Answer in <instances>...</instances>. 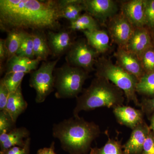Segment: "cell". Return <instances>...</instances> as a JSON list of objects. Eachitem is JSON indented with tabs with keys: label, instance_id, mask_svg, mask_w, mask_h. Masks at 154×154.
<instances>
[{
	"label": "cell",
	"instance_id": "obj_1",
	"mask_svg": "<svg viewBox=\"0 0 154 154\" xmlns=\"http://www.w3.org/2000/svg\"><path fill=\"white\" fill-rule=\"evenodd\" d=\"M58 1L0 0V28L4 32L31 29L57 31L60 28Z\"/></svg>",
	"mask_w": 154,
	"mask_h": 154
},
{
	"label": "cell",
	"instance_id": "obj_2",
	"mask_svg": "<svg viewBox=\"0 0 154 154\" xmlns=\"http://www.w3.org/2000/svg\"><path fill=\"white\" fill-rule=\"evenodd\" d=\"M101 130L94 122L73 116L53 125V136L60 142L62 148L69 154H86Z\"/></svg>",
	"mask_w": 154,
	"mask_h": 154
},
{
	"label": "cell",
	"instance_id": "obj_3",
	"mask_svg": "<svg viewBox=\"0 0 154 154\" xmlns=\"http://www.w3.org/2000/svg\"><path fill=\"white\" fill-rule=\"evenodd\" d=\"M124 92L104 78L96 77L88 88L76 98L73 116L82 111H90L100 107L114 108L123 105Z\"/></svg>",
	"mask_w": 154,
	"mask_h": 154
},
{
	"label": "cell",
	"instance_id": "obj_4",
	"mask_svg": "<svg viewBox=\"0 0 154 154\" xmlns=\"http://www.w3.org/2000/svg\"><path fill=\"white\" fill-rule=\"evenodd\" d=\"M95 66L96 77L104 78L111 82L123 91L128 102H132L136 106L140 107L136 91L138 80L135 77L104 57L96 60Z\"/></svg>",
	"mask_w": 154,
	"mask_h": 154
},
{
	"label": "cell",
	"instance_id": "obj_5",
	"mask_svg": "<svg viewBox=\"0 0 154 154\" xmlns=\"http://www.w3.org/2000/svg\"><path fill=\"white\" fill-rule=\"evenodd\" d=\"M88 73L83 69L72 66L67 63L54 69L56 98H77L82 91L85 82L89 78Z\"/></svg>",
	"mask_w": 154,
	"mask_h": 154
},
{
	"label": "cell",
	"instance_id": "obj_6",
	"mask_svg": "<svg viewBox=\"0 0 154 154\" xmlns=\"http://www.w3.org/2000/svg\"><path fill=\"white\" fill-rule=\"evenodd\" d=\"M60 58L43 62L38 69L30 73L29 85L36 92V103L44 102L48 96L55 91L54 72Z\"/></svg>",
	"mask_w": 154,
	"mask_h": 154
},
{
	"label": "cell",
	"instance_id": "obj_7",
	"mask_svg": "<svg viewBox=\"0 0 154 154\" xmlns=\"http://www.w3.org/2000/svg\"><path fill=\"white\" fill-rule=\"evenodd\" d=\"M99 54L88 44L87 39L75 41L66 53V63L89 72L94 70Z\"/></svg>",
	"mask_w": 154,
	"mask_h": 154
},
{
	"label": "cell",
	"instance_id": "obj_8",
	"mask_svg": "<svg viewBox=\"0 0 154 154\" xmlns=\"http://www.w3.org/2000/svg\"><path fill=\"white\" fill-rule=\"evenodd\" d=\"M110 19L108 29L111 38L119 47L125 48L135 28L122 13Z\"/></svg>",
	"mask_w": 154,
	"mask_h": 154
},
{
	"label": "cell",
	"instance_id": "obj_9",
	"mask_svg": "<svg viewBox=\"0 0 154 154\" xmlns=\"http://www.w3.org/2000/svg\"><path fill=\"white\" fill-rule=\"evenodd\" d=\"M83 4L87 13L102 23L114 17L118 10L112 0H83Z\"/></svg>",
	"mask_w": 154,
	"mask_h": 154
},
{
	"label": "cell",
	"instance_id": "obj_10",
	"mask_svg": "<svg viewBox=\"0 0 154 154\" xmlns=\"http://www.w3.org/2000/svg\"><path fill=\"white\" fill-rule=\"evenodd\" d=\"M117 65L139 80L145 74L140 60L124 48L119 47L114 53Z\"/></svg>",
	"mask_w": 154,
	"mask_h": 154
},
{
	"label": "cell",
	"instance_id": "obj_11",
	"mask_svg": "<svg viewBox=\"0 0 154 154\" xmlns=\"http://www.w3.org/2000/svg\"><path fill=\"white\" fill-rule=\"evenodd\" d=\"M153 46L154 45L151 34L144 27L135 28L132 36L125 48L140 60L144 53Z\"/></svg>",
	"mask_w": 154,
	"mask_h": 154
},
{
	"label": "cell",
	"instance_id": "obj_12",
	"mask_svg": "<svg viewBox=\"0 0 154 154\" xmlns=\"http://www.w3.org/2000/svg\"><path fill=\"white\" fill-rule=\"evenodd\" d=\"M47 36L51 55L54 57L60 58L67 53L74 42L71 33L65 30L58 32L48 30Z\"/></svg>",
	"mask_w": 154,
	"mask_h": 154
},
{
	"label": "cell",
	"instance_id": "obj_13",
	"mask_svg": "<svg viewBox=\"0 0 154 154\" xmlns=\"http://www.w3.org/2000/svg\"><path fill=\"white\" fill-rule=\"evenodd\" d=\"M150 131L144 121L134 128L129 139L122 146L125 154H142L144 143Z\"/></svg>",
	"mask_w": 154,
	"mask_h": 154
},
{
	"label": "cell",
	"instance_id": "obj_14",
	"mask_svg": "<svg viewBox=\"0 0 154 154\" xmlns=\"http://www.w3.org/2000/svg\"><path fill=\"white\" fill-rule=\"evenodd\" d=\"M122 14L134 28L146 26L143 0H131L124 3L122 7Z\"/></svg>",
	"mask_w": 154,
	"mask_h": 154
},
{
	"label": "cell",
	"instance_id": "obj_15",
	"mask_svg": "<svg viewBox=\"0 0 154 154\" xmlns=\"http://www.w3.org/2000/svg\"><path fill=\"white\" fill-rule=\"evenodd\" d=\"M113 113L118 123L132 130L144 121V113L142 110L130 106L116 107L113 109Z\"/></svg>",
	"mask_w": 154,
	"mask_h": 154
},
{
	"label": "cell",
	"instance_id": "obj_16",
	"mask_svg": "<svg viewBox=\"0 0 154 154\" xmlns=\"http://www.w3.org/2000/svg\"><path fill=\"white\" fill-rule=\"evenodd\" d=\"M30 137V132L26 128H16L10 132L0 134L1 151L13 147H23Z\"/></svg>",
	"mask_w": 154,
	"mask_h": 154
},
{
	"label": "cell",
	"instance_id": "obj_17",
	"mask_svg": "<svg viewBox=\"0 0 154 154\" xmlns=\"http://www.w3.org/2000/svg\"><path fill=\"white\" fill-rule=\"evenodd\" d=\"M40 61L15 55L7 63L5 73L23 72L27 74L37 69Z\"/></svg>",
	"mask_w": 154,
	"mask_h": 154
},
{
	"label": "cell",
	"instance_id": "obj_18",
	"mask_svg": "<svg viewBox=\"0 0 154 154\" xmlns=\"http://www.w3.org/2000/svg\"><path fill=\"white\" fill-rule=\"evenodd\" d=\"M28 106L22 93V85L14 92L10 93L5 110H7L15 122Z\"/></svg>",
	"mask_w": 154,
	"mask_h": 154
},
{
	"label": "cell",
	"instance_id": "obj_19",
	"mask_svg": "<svg viewBox=\"0 0 154 154\" xmlns=\"http://www.w3.org/2000/svg\"><path fill=\"white\" fill-rule=\"evenodd\" d=\"M88 44L98 54L106 52L109 47L110 38L105 30H96L83 31Z\"/></svg>",
	"mask_w": 154,
	"mask_h": 154
},
{
	"label": "cell",
	"instance_id": "obj_20",
	"mask_svg": "<svg viewBox=\"0 0 154 154\" xmlns=\"http://www.w3.org/2000/svg\"><path fill=\"white\" fill-rule=\"evenodd\" d=\"M33 37V51L35 59L46 61L51 54L48 42L47 35L44 31H33L31 33Z\"/></svg>",
	"mask_w": 154,
	"mask_h": 154
},
{
	"label": "cell",
	"instance_id": "obj_21",
	"mask_svg": "<svg viewBox=\"0 0 154 154\" xmlns=\"http://www.w3.org/2000/svg\"><path fill=\"white\" fill-rule=\"evenodd\" d=\"M83 0H59L61 11V18H65L70 22L78 19L82 11H85Z\"/></svg>",
	"mask_w": 154,
	"mask_h": 154
},
{
	"label": "cell",
	"instance_id": "obj_22",
	"mask_svg": "<svg viewBox=\"0 0 154 154\" xmlns=\"http://www.w3.org/2000/svg\"><path fill=\"white\" fill-rule=\"evenodd\" d=\"M27 32L24 30H12L8 33L5 39L6 46L8 51V57L6 63L16 55Z\"/></svg>",
	"mask_w": 154,
	"mask_h": 154
},
{
	"label": "cell",
	"instance_id": "obj_23",
	"mask_svg": "<svg viewBox=\"0 0 154 154\" xmlns=\"http://www.w3.org/2000/svg\"><path fill=\"white\" fill-rule=\"evenodd\" d=\"M73 31H91L99 29L98 21L88 13L81 15L73 22H70L69 28Z\"/></svg>",
	"mask_w": 154,
	"mask_h": 154
},
{
	"label": "cell",
	"instance_id": "obj_24",
	"mask_svg": "<svg viewBox=\"0 0 154 154\" xmlns=\"http://www.w3.org/2000/svg\"><path fill=\"white\" fill-rule=\"evenodd\" d=\"M90 154H125L121 142L118 140H108L105 144L101 148H91Z\"/></svg>",
	"mask_w": 154,
	"mask_h": 154
},
{
	"label": "cell",
	"instance_id": "obj_25",
	"mask_svg": "<svg viewBox=\"0 0 154 154\" xmlns=\"http://www.w3.org/2000/svg\"><path fill=\"white\" fill-rule=\"evenodd\" d=\"M137 93L147 96L154 95V72L145 74L137 84Z\"/></svg>",
	"mask_w": 154,
	"mask_h": 154
},
{
	"label": "cell",
	"instance_id": "obj_26",
	"mask_svg": "<svg viewBox=\"0 0 154 154\" xmlns=\"http://www.w3.org/2000/svg\"><path fill=\"white\" fill-rule=\"evenodd\" d=\"M16 55L30 59H35L33 37L31 33H26Z\"/></svg>",
	"mask_w": 154,
	"mask_h": 154
},
{
	"label": "cell",
	"instance_id": "obj_27",
	"mask_svg": "<svg viewBox=\"0 0 154 154\" xmlns=\"http://www.w3.org/2000/svg\"><path fill=\"white\" fill-rule=\"evenodd\" d=\"M26 74L23 72L5 73L2 79L11 93L16 91L22 85V80Z\"/></svg>",
	"mask_w": 154,
	"mask_h": 154
},
{
	"label": "cell",
	"instance_id": "obj_28",
	"mask_svg": "<svg viewBox=\"0 0 154 154\" xmlns=\"http://www.w3.org/2000/svg\"><path fill=\"white\" fill-rule=\"evenodd\" d=\"M16 123L7 110H0V134L7 133L16 128Z\"/></svg>",
	"mask_w": 154,
	"mask_h": 154
},
{
	"label": "cell",
	"instance_id": "obj_29",
	"mask_svg": "<svg viewBox=\"0 0 154 154\" xmlns=\"http://www.w3.org/2000/svg\"><path fill=\"white\" fill-rule=\"evenodd\" d=\"M140 60L146 74L154 72V46L147 50Z\"/></svg>",
	"mask_w": 154,
	"mask_h": 154
},
{
	"label": "cell",
	"instance_id": "obj_30",
	"mask_svg": "<svg viewBox=\"0 0 154 154\" xmlns=\"http://www.w3.org/2000/svg\"><path fill=\"white\" fill-rule=\"evenodd\" d=\"M146 26L154 29V0H143Z\"/></svg>",
	"mask_w": 154,
	"mask_h": 154
},
{
	"label": "cell",
	"instance_id": "obj_31",
	"mask_svg": "<svg viewBox=\"0 0 154 154\" xmlns=\"http://www.w3.org/2000/svg\"><path fill=\"white\" fill-rule=\"evenodd\" d=\"M30 138H28L26 143L23 147H13L3 151H0V154H29L30 151Z\"/></svg>",
	"mask_w": 154,
	"mask_h": 154
},
{
	"label": "cell",
	"instance_id": "obj_32",
	"mask_svg": "<svg viewBox=\"0 0 154 154\" xmlns=\"http://www.w3.org/2000/svg\"><path fill=\"white\" fill-rule=\"evenodd\" d=\"M10 92L2 80L0 81V110H5Z\"/></svg>",
	"mask_w": 154,
	"mask_h": 154
},
{
	"label": "cell",
	"instance_id": "obj_33",
	"mask_svg": "<svg viewBox=\"0 0 154 154\" xmlns=\"http://www.w3.org/2000/svg\"><path fill=\"white\" fill-rule=\"evenodd\" d=\"M142 154H154V132L151 130L144 143Z\"/></svg>",
	"mask_w": 154,
	"mask_h": 154
},
{
	"label": "cell",
	"instance_id": "obj_34",
	"mask_svg": "<svg viewBox=\"0 0 154 154\" xmlns=\"http://www.w3.org/2000/svg\"><path fill=\"white\" fill-rule=\"evenodd\" d=\"M140 107L143 113L147 115L154 112V98H144L140 103Z\"/></svg>",
	"mask_w": 154,
	"mask_h": 154
},
{
	"label": "cell",
	"instance_id": "obj_35",
	"mask_svg": "<svg viewBox=\"0 0 154 154\" xmlns=\"http://www.w3.org/2000/svg\"><path fill=\"white\" fill-rule=\"evenodd\" d=\"M8 57V51L6 46L5 39H0V63H1V74L2 73L4 69L2 66L3 62L7 61Z\"/></svg>",
	"mask_w": 154,
	"mask_h": 154
},
{
	"label": "cell",
	"instance_id": "obj_36",
	"mask_svg": "<svg viewBox=\"0 0 154 154\" xmlns=\"http://www.w3.org/2000/svg\"><path fill=\"white\" fill-rule=\"evenodd\" d=\"M54 142H52L49 147H44L37 151L36 154H56L55 152Z\"/></svg>",
	"mask_w": 154,
	"mask_h": 154
},
{
	"label": "cell",
	"instance_id": "obj_37",
	"mask_svg": "<svg viewBox=\"0 0 154 154\" xmlns=\"http://www.w3.org/2000/svg\"><path fill=\"white\" fill-rule=\"evenodd\" d=\"M149 128L152 131L154 132V113L150 119V125L149 126Z\"/></svg>",
	"mask_w": 154,
	"mask_h": 154
},
{
	"label": "cell",
	"instance_id": "obj_38",
	"mask_svg": "<svg viewBox=\"0 0 154 154\" xmlns=\"http://www.w3.org/2000/svg\"><path fill=\"white\" fill-rule=\"evenodd\" d=\"M151 34L152 39L154 45V29L153 30H152V33H151Z\"/></svg>",
	"mask_w": 154,
	"mask_h": 154
}]
</instances>
